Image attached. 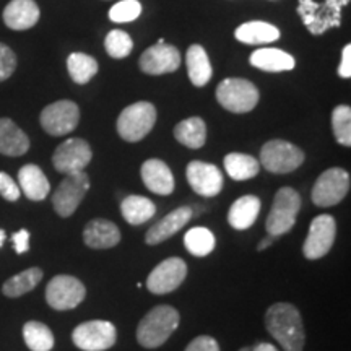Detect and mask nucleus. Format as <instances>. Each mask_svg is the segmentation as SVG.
<instances>
[{
    "label": "nucleus",
    "instance_id": "obj_1",
    "mask_svg": "<svg viewBox=\"0 0 351 351\" xmlns=\"http://www.w3.org/2000/svg\"><path fill=\"white\" fill-rule=\"evenodd\" d=\"M265 327L285 351H302L306 341L300 311L289 302H276L265 313Z\"/></svg>",
    "mask_w": 351,
    "mask_h": 351
},
{
    "label": "nucleus",
    "instance_id": "obj_2",
    "mask_svg": "<svg viewBox=\"0 0 351 351\" xmlns=\"http://www.w3.org/2000/svg\"><path fill=\"white\" fill-rule=\"evenodd\" d=\"M179 327V313L173 306H156L140 320L137 340L143 348H158Z\"/></svg>",
    "mask_w": 351,
    "mask_h": 351
},
{
    "label": "nucleus",
    "instance_id": "obj_3",
    "mask_svg": "<svg viewBox=\"0 0 351 351\" xmlns=\"http://www.w3.org/2000/svg\"><path fill=\"white\" fill-rule=\"evenodd\" d=\"M350 0H300L298 3V15L311 34L319 36L327 29L339 28L341 25V8L348 5Z\"/></svg>",
    "mask_w": 351,
    "mask_h": 351
},
{
    "label": "nucleus",
    "instance_id": "obj_4",
    "mask_svg": "<svg viewBox=\"0 0 351 351\" xmlns=\"http://www.w3.org/2000/svg\"><path fill=\"white\" fill-rule=\"evenodd\" d=\"M156 108L148 101H137L127 106L117 117V132L125 142H140L156 124Z\"/></svg>",
    "mask_w": 351,
    "mask_h": 351
},
{
    "label": "nucleus",
    "instance_id": "obj_5",
    "mask_svg": "<svg viewBox=\"0 0 351 351\" xmlns=\"http://www.w3.org/2000/svg\"><path fill=\"white\" fill-rule=\"evenodd\" d=\"M301 210V195L298 194L293 187H282L275 194L274 205L267 217L265 230L270 236L278 238V236L287 234L293 230L296 223V217Z\"/></svg>",
    "mask_w": 351,
    "mask_h": 351
},
{
    "label": "nucleus",
    "instance_id": "obj_6",
    "mask_svg": "<svg viewBox=\"0 0 351 351\" xmlns=\"http://www.w3.org/2000/svg\"><path fill=\"white\" fill-rule=\"evenodd\" d=\"M217 99L226 111L244 114L252 111L258 103V90L244 78H226L217 88Z\"/></svg>",
    "mask_w": 351,
    "mask_h": 351
},
{
    "label": "nucleus",
    "instance_id": "obj_7",
    "mask_svg": "<svg viewBox=\"0 0 351 351\" xmlns=\"http://www.w3.org/2000/svg\"><path fill=\"white\" fill-rule=\"evenodd\" d=\"M258 163L269 173L288 174L304 163V152L287 140H270L262 147Z\"/></svg>",
    "mask_w": 351,
    "mask_h": 351
},
{
    "label": "nucleus",
    "instance_id": "obj_8",
    "mask_svg": "<svg viewBox=\"0 0 351 351\" xmlns=\"http://www.w3.org/2000/svg\"><path fill=\"white\" fill-rule=\"evenodd\" d=\"M350 187L351 179L348 171L343 168H330L319 176L313 187L311 199L317 207H333L345 199Z\"/></svg>",
    "mask_w": 351,
    "mask_h": 351
},
{
    "label": "nucleus",
    "instance_id": "obj_9",
    "mask_svg": "<svg viewBox=\"0 0 351 351\" xmlns=\"http://www.w3.org/2000/svg\"><path fill=\"white\" fill-rule=\"evenodd\" d=\"M88 189H90V178L85 171L65 174L64 181L59 184L52 195V205H54L56 213L62 218L72 217L80 207L82 200L85 199Z\"/></svg>",
    "mask_w": 351,
    "mask_h": 351
},
{
    "label": "nucleus",
    "instance_id": "obj_10",
    "mask_svg": "<svg viewBox=\"0 0 351 351\" xmlns=\"http://www.w3.org/2000/svg\"><path fill=\"white\" fill-rule=\"evenodd\" d=\"M39 122L52 137H62L77 129L80 122V108L70 99L56 101L43 109Z\"/></svg>",
    "mask_w": 351,
    "mask_h": 351
},
{
    "label": "nucleus",
    "instance_id": "obj_11",
    "mask_svg": "<svg viewBox=\"0 0 351 351\" xmlns=\"http://www.w3.org/2000/svg\"><path fill=\"white\" fill-rule=\"evenodd\" d=\"M117 330L108 320H88L75 327L72 340L83 351H106L114 346Z\"/></svg>",
    "mask_w": 351,
    "mask_h": 351
},
{
    "label": "nucleus",
    "instance_id": "obj_12",
    "mask_svg": "<svg viewBox=\"0 0 351 351\" xmlns=\"http://www.w3.org/2000/svg\"><path fill=\"white\" fill-rule=\"evenodd\" d=\"M86 288L80 280L70 275H57L47 283L46 301L56 311L75 309L85 300Z\"/></svg>",
    "mask_w": 351,
    "mask_h": 351
},
{
    "label": "nucleus",
    "instance_id": "obj_13",
    "mask_svg": "<svg viewBox=\"0 0 351 351\" xmlns=\"http://www.w3.org/2000/svg\"><path fill=\"white\" fill-rule=\"evenodd\" d=\"M337 225L332 215H319L311 221L309 232L302 245V254L309 261L327 256L330 252L333 243H335Z\"/></svg>",
    "mask_w": 351,
    "mask_h": 351
},
{
    "label": "nucleus",
    "instance_id": "obj_14",
    "mask_svg": "<svg viewBox=\"0 0 351 351\" xmlns=\"http://www.w3.org/2000/svg\"><path fill=\"white\" fill-rule=\"evenodd\" d=\"M91 158H93V152L86 140L69 138L56 148L54 155H52V165L59 173L73 174L85 171Z\"/></svg>",
    "mask_w": 351,
    "mask_h": 351
},
{
    "label": "nucleus",
    "instance_id": "obj_15",
    "mask_svg": "<svg viewBox=\"0 0 351 351\" xmlns=\"http://www.w3.org/2000/svg\"><path fill=\"white\" fill-rule=\"evenodd\" d=\"M187 276V265L181 257H169L158 263L148 275L147 287L153 295H166L184 283Z\"/></svg>",
    "mask_w": 351,
    "mask_h": 351
},
{
    "label": "nucleus",
    "instance_id": "obj_16",
    "mask_svg": "<svg viewBox=\"0 0 351 351\" xmlns=\"http://www.w3.org/2000/svg\"><path fill=\"white\" fill-rule=\"evenodd\" d=\"M140 70L147 75H163V73H173L181 65V54L178 47L166 44L161 38L155 46L148 47L140 56Z\"/></svg>",
    "mask_w": 351,
    "mask_h": 351
},
{
    "label": "nucleus",
    "instance_id": "obj_17",
    "mask_svg": "<svg viewBox=\"0 0 351 351\" xmlns=\"http://www.w3.org/2000/svg\"><path fill=\"white\" fill-rule=\"evenodd\" d=\"M186 178L192 191L202 197L218 195L225 184L221 171L205 161H191L187 165Z\"/></svg>",
    "mask_w": 351,
    "mask_h": 351
},
{
    "label": "nucleus",
    "instance_id": "obj_18",
    "mask_svg": "<svg viewBox=\"0 0 351 351\" xmlns=\"http://www.w3.org/2000/svg\"><path fill=\"white\" fill-rule=\"evenodd\" d=\"M192 208L191 207H179L156 221L145 236V243L148 245L161 244L163 241L173 238L178 231H181L184 226L191 221Z\"/></svg>",
    "mask_w": 351,
    "mask_h": 351
},
{
    "label": "nucleus",
    "instance_id": "obj_19",
    "mask_svg": "<svg viewBox=\"0 0 351 351\" xmlns=\"http://www.w3.org/2000/svg\"><path fill=\"white\" fill-rule=\"evenodd\" d=\"M142 174V181L148 191L156 195H169L174 191V176L171 173L169 166L165 161L156 160H147L142 165L140 169Z\"/></svg>",
    "mask_w": 351,
    "mask_h": 351
},
{
    "label": "nucleus",
    "instance_id": "obj_20",
    "mask_svg": "<svg viewBox=\"0 0 351 351\" xmlns=\"http://www.w3.org/2000/svg\"><path fill=\"white\" fill-rule=\"evenodd\" d=\"M39 16H41V12L34 0H12L2 13L3 23L15 32L33 28L39 21Z\"/></svg>",
    "mask_w": 351,
    "mask_h": 351
},
{
    "label": "nucleus",
    "instance_id": "obj_21",
    "mask_svg": "<svg viewBox=\"0 0 351 351\" xmlns=\"http://www.w3.org/2000/svg\"><path fill=\"white\" fill-rule=\"evenodd\" d=\"M83 241L91 249H111L121 243V231L109 219L96 218L83 230Z\"/></svg>",
    "mask_w": 351,
    "mask_h": 351
},
{
    "label": "nucleus",
    "instance_id": "obj_22",
    "mask_svg": "<svg viewBox=\"0 0 351 351\" xmlns=\"http://www.w3.org/2000/svg\"><path fill=\"white\" fill-rule=\"evenodd\" d=\"M249 62L252 67L270 73L288 72L296 67L295 57L276 47H262V49L254 51Z\"/></svg>",
    "mask_w": 351,
    "mask_h": 351
},
{
    "label": "nucleus",
    "instance_id": "obj_23",
    "mask_svg": "<svg viewBox=\"0 0 351 351\" xmlns=\"http://www.w3.org/2000/svg\"><path fill=\"white\" fill-rule=\"evenodd\" d=\"M29 150V138L8 117H0V155L23 156Z\"/></svg>",
    "mask_w": 351,
    "mask_h": 351
},
{
    "label": "nucleus",
    "instance_id": "obj_24",
    "mask_svg": "<svg viewBox=\"0 0 351 351\" xmlns=\"http://www.w3.org/2000/svg\"><path fill=\"white\" fill-rule=\"evenodd\" d=\"M19 182L20 191L33 202L44 200L51 192V184L46 174L36 165H25L19 171Z\"/></svg>",
    "mask_w": 351,
    "mask_h": 351
},
{
    "label": "nucleus",
    "instance_id": "obj_25",
    "mask_svg": "<svg viewBox=\"0 0 351 351\" xmlns=\"http://www.w3.org/2000/svg\"><path fill=\"white\" fill-rule=\"evenodd\" d=\"M262 202L256 195H244L231 205L228 212V223L234 230H249L261 213Z\"/></svg>",
    "mask_w": 351,
    "mask_h": 351
},
{
    "label": "nucleus",
    "instance_id": "obj_26",
    "mask_svg": "<svg viewBox=\"0 0 351 351\" xmlns=\"http://www.w3.org/2000/svg\"><path fill=\"white\" fill-rule=\"evenodd\" d=\"M187 73L194 86H205L212 80L213 69L207 51L199 44H194L187 49Z\"/></svg>",
    "mask_w": 351,
    "mask_h": 351
},
{
    "label": "nucleus",
    "instance_id": "obj_27",
    "mask_svg": "<svg viewBox=\"0 0 351 351\" xmlns=\"http://www.w3.org/2000/svg\"><path fill=\"white\" fill-rule=\"evenodd\" d=\"M234 36L239 43L249 44V46H258V44L274 43L280 38V29L275 25L267 21H247L241 25L234 32Z\"/></svg>",
    "mask_w": 351,
    "mask_h": 351
},
{
    "label": "nucleus",
    "instance_id": "obj_28",
    "mask_svg": "<svg viewBox=\"0 0 351 351\" xmlns=\"http://www.w3.org/2000/svg\"><path fill=\"white\" fill-rule=\"evenodd\" d=\"M121 213L129 225L138 226L155 217L156 205L147 197L129 195L122 200Z\"/></svg>",
    "mask_w": 351,
    "mask_h": 351
},
{
    "label": "nucleus",
    "instance_id": "obj_29",
    "mask_svg": "<svg viewBox=\"0 0 351 351\" xmlns=\"http://www.w3.org/2000/svg\"><path fill=\"white\" fill-rule=\"evenodd\" d=\"M174 137L184 147L199 150L207 140V125L200 117H189L174 127Z\"/></svg>",
    "mask_w": 351,
    "mask_h": 351
},
{
    "label": "nucleus",
    "instance_id": "obj_30",
    "mask_svg": "<svg viewBox=\"0 0 351 351\" xmlns=\"http://www.w3.org/2000/svg\"><path fill=\"white\" fill-rule=\"evenodd\" d=\"M225 169L234 181H249L261 171L258 160L245 153H230L225 156Z\"/></svg>",
    "mask_w": 351,
    "mask_h": 351
},
{
    "label": "nucleus",
    "instance_id": "obj_31",
    "mask_svg": "<svg viewBox=\"0 0 351 351\" xmlns=\"http://www.w3.org/2000/svg\"><path fill=\"white\" fill-rule=\"evenodd\" d=\"M43 270L38 267L33 269L23 270L21 274L8 278L2 287V293L7 298H20L26 295V293L33 291L36 288V285L43 280Z\"/></svg>",
    "mask_w": 351,
    "mask_h": 351
},
{
    "label": "nucleus",
    "instance_id": "obj_32",
    "mask_svg": "<svg viewBox=\"0 0 351 351\" xmlns=\"http://www.w3.org/2000/svg\"><path fill=\"white\" fill-rule=\"evenodd\" d=\"M67 70L77 85H86L98 73L99 65L95 57L85 52H72L67 59Z\"/></svg>",
    "mask_w": 351,
    "mask_h": 351
},
{
    "label": "nucleus",
    "instance_id": "obj_33",
    "mask_svg": "<svg viewBox=\"0 0 351 351\" xmlns=\"http://www.w3.org/2000/svg\"><path fill=\"white\" fill-rule=\"evenodd\" d=\"M25 343L32 351H51L54 348V333L43 322L29 320L23 326Z\"/></svg>",
    "mask_w": 351,
    "mask_h": 351
},
{
    "label": "nucleus",
    "instance_id": "obj_34",
    "mask_svg": "<svg viewBox=\"0 0 351 351\" xmlns=\"http://www.w3.org/2000/svg\"><path fill=\"white\" fill-rule=\"evenodd\" d=\"M184 244H186L187 252H191L192 256L205 257L213 252L217 239H215V234L208 228L195 226L186 232Z\"/></svg>",
    "mask_w": 351,
    "mask_h": 351
},
{
    "label": "nucleus",
    "instance_id": "obj_35",
    "mask_svg": "<svg viewBox=\"0 0 351 351\" xmlns=\"http://www.w3.org/2000/svg\"><path fill=\"white\" fill-rule=\"evenodd\" d=\"M332 130L337 142L351 147V108L340 104L332 112Z\"/></svg>",
    "mask_w": 351,
    "mask_h": 351
},
{
    "label": "nucleus",
    "instance_id": "obj_36",
    "mask_svg": "<svg viewBox=\"0 0 351 351\" xmlns=\"http://www.w3.org/2000/svg\"><path fill=\"white\" fill-rule=\"evenodd\" d=\"M104 49L112 59H124L134 49V41L129 33L122 32V29H112L104 39Z\"/></svg>",
    "mask_w": 351,
    "mask_h": 351
},
{
    "label": "nucleus",
    "instance_id": "obj_37",
    "mask_svg": "<svg viewBox=\"0 0 351 351\" xmlns=\"http://www.w3.org/2000/svg\"><path fill=\"white\" fill-rule=\"evenodd\" d=\"M142 13V5L138 0H121L109 10V20L114 23H130L135 21Z\"/></svg>",
    "mask_w": 351,
    "mask_h": 351
},
{
    "label": "nucleus",
    "instance_id": "obj_38",
    "mask_svg": "<svg viewBox=\"0 0 351 351\" xmlns=\"http://www.w3.org/2000/svg\"><path fill=\"white\" fill-rule=\"evenodd\" d=\"M16 70V54L7 44L0 43V82H5Z\"/></svg>",
    "mask_w": 351,
    "mask_h": 351
},
{
    "label": "nucleus",
    "instance_id": "obj_39",
    "mask_svg": "<svg viewBox=\"0 0 351 351\" xmlns=\"http://www.w3.org/2000/svg\"><path fill=\"white\" fill-rule=\"evenodd\" d=\"M0 195L8 202H16L21 195L19 184L13 181L7 173H2V171H0Z\"/></svg>",
    "mask_w": 351,
    "mask_h": 351
},
{
    "label": "nucleus",
    "instance_id": "obj_40",
    "mask_svg": "<svg viewBox=\"0 0 351 351\" xmlns=\"http://www.w3.org/2000/svg\"><path fill=\"white\" fill-rule=\"evenodd\" d=\"M184 351H219L218 341L208 335L195 337Z\"/></svg>",
    "mask_w": 351,
    "mask_h": 351
},
{
    "label": "nucleus",
    "instance_id": "obj_41",
    "mask_svg": "<svg viewBox=\"0 0 351 351\" xmlns=\"http://www.w3.org/2000/svg\"><path fill=\"white\" fill-rule=\"evenodd\" d=\"M340 78H351V46L346 44L341 51V60L339 65Z\"/></svg>",
    "mask_w": 351,
    "mask_h": 351
},
{
    "label": "nucleus",
    "instance_id": "obj_42",
    "mask_svg": "<svg viewBox=\"0 0 351 351\" xmlns=\"http://www.w3.org/2000/svg\"><path fill=\"white\" fill-rule=\"evenodd\" d=\"M13 245H15L16 254H25L29 249V232L26 230H20L12 236Z\"/></svg>",
    "mask_w": 351,
    "mask_h": 351
},
{
    "label": "nucleus",
    "instance_id": "obj_43",
    "mask_svg": "<svg viewBox=\"0 0 351 351\" xmlns=\"http://www.w3.org/2000/svg\"><path fill=\"white\" fill-rule=\"evenodd\" d=\"M252 351H278V348L275 345L267 343V341H261V343L252 346Z\"/></svg>",
    "mask_w": 351,
    "mask_h": 351
},
{
    "label": "nucleus",
    "instance_id": "obj_44",
    "mask_svg": "<svg viewBox=\"0 0 351 351\" xmlns=\"http://www.w3.org/2000/svg\"><path fill=\"white\" fill-rule=\"evenodd\" d=\"M274 239H275L274 236H270V234L267 236V238H263V239L261 241V243H258V245H257V251H258V252L265 251L267 247H270V245L274 244Z\"/></svg>",
    "mask_w": 351,
    "mask_h": 351
},
{
    "label": "nucleus",
    "instance_id": "obj_45",
    "mask_svg": "<svg viewBox=\"0 0 351 351\" xmlns=\"http://www.w3.org/2000/svg\"><path fill=\"white\" fill-rule=\"evenodd\" d=\"M3 243H5V231H3L2 228H0V247H2Z\"/></svg>",
    "mask_w": 351,
    "mask_h": 351
},
{
    "label": "nucleus",
    "instance_id": "obj_46",
    "mask_svg": "<svg viewBox=\"0 0 351 351\" xmlns=\"http://www.w3.org/2000/svg\"><path fill=\"white\" fill-rule=\"evenodd\" d=\"M239 351H252V346H245V348H243V350H239Z\"/></svg>",
    "mask_w": 351,
    "mask_h": 351
}]
</instances>
